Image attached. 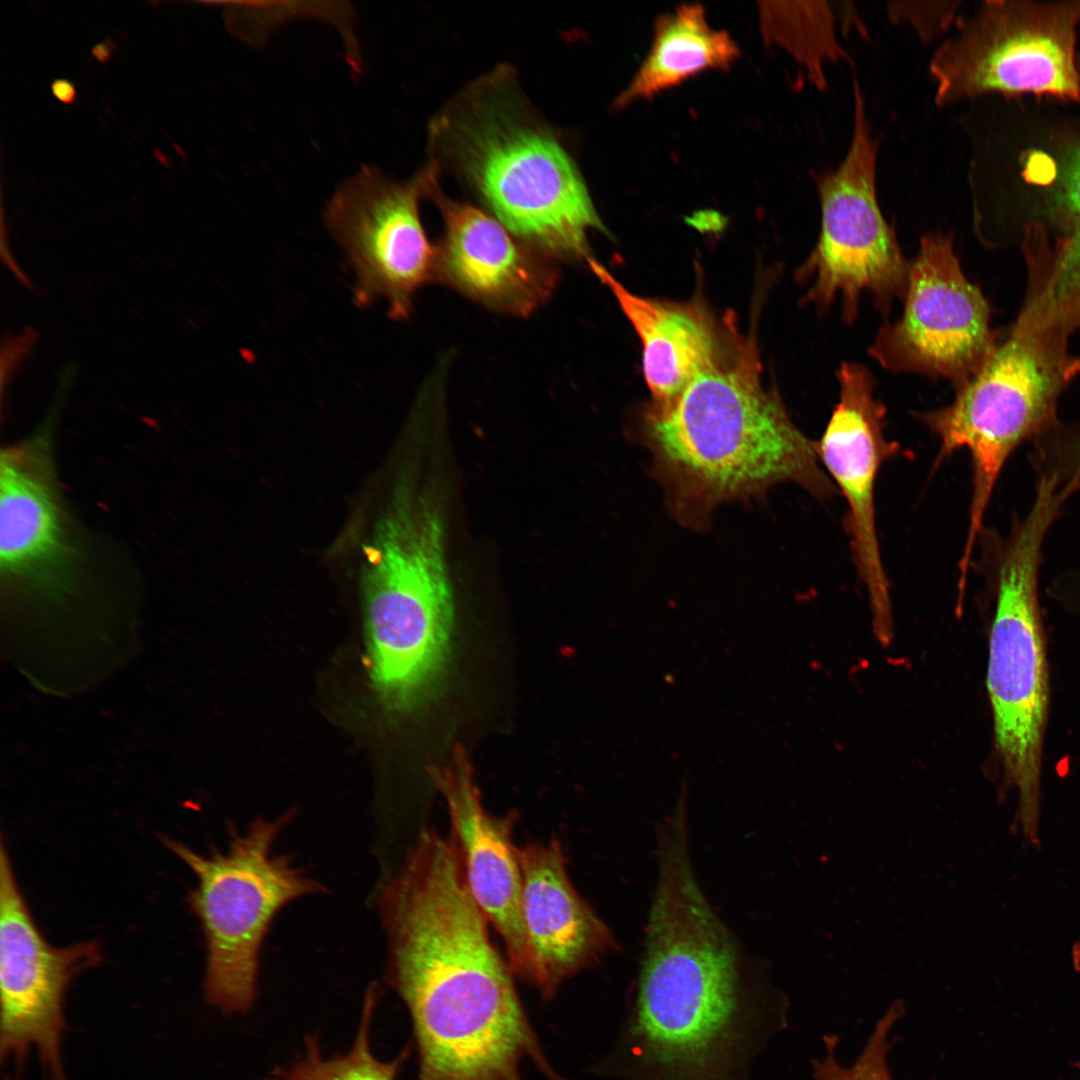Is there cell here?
<instances>
[{
  "mask_svg": "<svg viewBox=\"0 0 1080 1080\" xmlns=\"http://www.w3.org/2000/svg\"><path fill=\"white\" fill-rule=\"evenodd\" d=\"M630 1015L606 1071L625 1080H749L786 1024L783 998L743 985L734 942L693 870L659 874Z\"/></svg>",
  "mask_w": 1080,
  "mask_h": 1080,
  "instance_id": "obj_1",
  "label": "cell"
},
{
  "mask_svg": "<svg viewBox=\"0 0 1080 1080\" xmlns=\"http://www.w3.org/2000/svg\"><path fill=\"white\" fill-rule=\"evenodd\" d=\"M754 338L734 330L722 354L665 405L641 412L637 441L650 472L682 525L704 530L731 501L760 500L791 482L825 499L836 491L815 442L793 423L775 389L761 379Z\"/></svg>",
  "mask_w": 1080,
  "mask_h": 1080,
  "instance_id": "obj_2",
  "label": "cell"
},
{
  "mask_svg": "<svg viewBox=\"0 0 1080 1080\" xmlns=\"http://www.w3.org/2000/svg\"><path fill=\"white\" fill-rule=\"evenodd\" d=\"M371 677L384 703L415 706L445 672L454 603L444 524L430 497L397 488L363 546Z\"/></svg>",
  "mask_w": 1080,
  "mask_h": 1080,
  "instance_id": "obj_3",
  "label": "cell"
},
{
  "mask_svg": "<svg viewBox=\"0 0 1080 1080\" xmlns=\"http://www.w3.org/2000/svg\"><path fill=\"white\" fill-rule=\"evenodd\" d=\"M1064 507L1037 490L1006 536L988 535L995 611L990 630L987 691L1002 784L1017 793L1015 826L1040 840L1043 739L1049 704L1046 649L1038 579L1046 536Z\"/></svg>",
  "mask_w": 1080,
  "mask_h": 1080,
  "instance_id": "obj_4",
  "label": "cell"
},
{
  "mask_svg": "<svg viewBox=\"0 0 1080 1080\" xmlns=\"http://www.w3.org/2000/svg\"><path fill=\"white\" fill-rule=\"evenodd\" d=\"M1068 330L1031 302L954 401L919 418L940 442L938 461L967 449L972 497L962 555L971 558L998 477L1012 452L1057 422L1056 403L1075 370Z\"/></svg>",
  "mask_w": 1080,
  "mask_h": 1080,
  "instance_id": "obj_5",
  "label": "cell"
},
{
  "mask_svg": "<svg viewBox=\"0 0 1080 1080\" xmlns=\"http://www.w3.org/2000/svg\"><path fill=\"white\" fill-rule=\"evenodd\" d=\"M451 120L452 153L499 222L553 259L590 258L588 232L606 229L551 134L488 103Z\"/></svg>",
  "mask_w": 1080,
  "mask_h": 1080,
  "instance_id": "obj_6",
  "label": "cell"
},
{
  "mask_svg": "<svg viewBox=\"0 0 1080 1080\" xmlns=\"http://www.w3.org/2000/svg\"><path fill=\"white\" fill-rule=\"evenodd\" d=\"M291 814L256 819L232 833L228 849L209 856L170 838L165 845L194 872L189 903L206 939V998L225 1013H246L255 1002L260 954L280 910L290 902L326 891L274 844Z\"/></svg>",
  "mask_w": 1080,
  "mask_h": 1080,
  "instance_id": "obj_7",
  "label": "cell"
},
{
  "mask_svg": "<svg viewBox=\"0 0 1080 1080\" xmlns=\"http://www.w3.org/2000/svg\"><path fill=\"white\" fill-rule=\"evenodd\" d=\"M853 100L847 152L836 168L816 175L820 233L799 271L801 279L812 280L807 301L824 310L840 296L847 323L856 319L863 293L872 295L882 314H889L893 301L905 294L910 268L878 203V143L857 81Z\"/></svg>",
  "mask_w": 1080,
  "mask_h": 1080,
  "instance_id": "obj_8",
  "label": "cell"
},
{
  "mask_svg": "<svg viewBox=\"0 0 1080 1080\" xmlns=\"http://www.w3.org/2000/svg\"><path fill=\"white\" fill-rule=\"evenodd\" d=\"M1079 22L1080 1L983 3L932 56L936 104L992 92L1079 100Z\"/></svg>",
  "mask_w": 1080,
  "mask_h": 1080,
  "instance_id": "obj_9",
  "label": "cell"
},
{
  "mask_svg": "<svg viewBox=\"0 0 1080 1080\" xmlns=\"http://www.w3.org/2000/svg\"><path fill=\"white\" fill-rule=\"evenodd\" d=\"M903 300L901 317L875 336L871 357L890 371L963 386L995 345L989 305L964 275L950 235L928 233L921 238Z\"/></svg>",
  "mask_w": 1080,
  "mask_h": 1080,
  "instance_id": "obj_10",
  "label": "cell"
},
{
  "mask_svg": "<svg viewBox=\"0 0 1080 1080\" xmlns=\"http://www.w3.org/2000/svg\"><path fill=\"white\" fill-rule=\"evenodd\" d=\"M429 174L428 167L397 182L367 166L341 184L325 208L328 229L355 273V304L385 298L393 320H407L416 292L436 280V247L419 213Z\"/></svg>",
  "mask_w": 1080,
  "mask_h": 1080,
  "instance_id": "obj_11",
  "label": "cell"
},
{
  "mask_svg": "<svg viewBox=\"0 0 1080 1080\" xmlns=\"http://www.w3.org/2000/svg\"><path fill=\"white\" fill-rule=\"evenodd\" d=\"M102 959L96 942L51 946L38 930L0 846V988L2 1058L21 1064L35 1049L46 1080H67L61 1040L67 986Z\"/></svg>",
  "mask_w": 1080,
  "mask_h": 1080,
  "instance_id": "obj_12",
  "label": "cell"
},
{
  "mask_svg": "<svg viewBox=\"0 0 1080 1080\" xmlns=\"http://www.w3.org/2000/svg\"><path fill=\"white\" fill-rule=\"evenodd\" d=\"M839 401L815 442L820 462L846 500L847 528L857 572L870 603L873 632L882 647L893 639L890 585L876 531L875 486L882 463L897 447L884 436L885 409L870 372L843 363L837 374Z\"/></svg>",
  "mask_w": 1080,
  "mask_h": 1080,
  "instance_id": "obj_13",
  "label": "cell"
},
{
  "mask_svg": "<svg viewBox=\"0 0 1080 1080\" xmlns=\"http://www.w3.org/2000/svg\"><path fill=\"white\" fill-rule=\"evenodd\" d=\"M58 415L49 410L39 431L4 449L0 459L2 576L45 591L65 589L83 568L51 454V429Z\"/></svg>",
  "mask_w": 1080,
  "mask_h": 1080,
  "instance_id": "obj_14",
  "label": "cell"
},
{
  "mask_svg": "<svg viewBox=\"0 0 1080 1080\" xmlns=\"http://www.w3.org/2000/svg\"><path fill=\"white\" fill-rule=\"evenodd\" d=\"M429 178L426 196L439 209L444 235L436 247V280L487 308L528 316L552 296L554 259L512 234L501 222L450 199Z\"/></svg>",
  "mask_w": 1080,
  "mask_h": 1080,
  "instance_id": "obj_15",
  "label": "cell"
},
{
  "mask_svg": "<svg viewBox=\"0 0 1080 1080\" xmlns=\"http://www.w3.org/2000/svg\"><path fill=\"white\" fill-rule=\"evenodd\" d=\"M444 797L470 890L505 946L514 976L531 984L534 957L522 910V875L512 834L516 816L483 806L472 767L461 748L434 773Z\"/></svg>",
  "mask_w": 1080,
  "mask_h": 1080,
  "instance_id": "obj_16",
  "label": "cell"
},
{
  "mask_svg": "<svg viewBox=\"0 0 1080 1080\" xmlns=\"http://www.w3.org/2000/svg\"><path fill=\"white\" fill-rule=\"evenodd\" d=\"M522 910L534 957L530 985L551 1000L562 984L614 947L612 934L572 885L556 839L517 847Z\"/></svg>",
  "mask_w": 1080,
  "mask_h": 1080,
  "instance_id": "obj_17",
  "label": "cell"
},
{
  "mask_svg": "<svg viewBox=\"0 0 1080 1080\" xmlns=\"http://www.w3.org/2000/svg\"><path fill=\"white\" fill-rule=\"evenodd\" d=\"M587 264L611 291L642 343V369L653 405L675 399L691 380L724 351L735 327L723 330L697 300L675 303L627 290L591 257Z\"/></svg>",
  "mask_w": 1080,
  "mask_h": 1080,
  "instance_id": "obj_18",
  "label": "cell"
},
{
  "mask_svg": "<svg viewBox=\"0 0 1080 1080\" xmlns=\"http://www.w3.org/2000/svg\"><path fill=\"white\" fill-rule=\"evenodd\" d=\"M739 56L736 41L710 26L701 4H682L657 17L645 58L613 104L623 109L703 72L727 71Z\"/></svg>",
  "mask_w": 1080,
  "mask_h": 1080,
  "instance_id": "obj_19",
  "label": "cell"
},
{
  "mask_svg": "<svg viewBox=\"0 0 1080 1080\" xmlns=\"http://www.w3.org/2000/svg\"><path fill=\"white\" fill-rule=\"evenodd\" d=\"M758 11L764 40L788 52L816 87L826 86V64L849 59L827 2L766 1L758 3Z\"/></svg>",
  "mask_w": 1080,
  "mask_h": 1080,
  "instance_id": "obj_20",
  "label": "cell"
},
{
  "mask_svg": "<svg viewBox=\"0 0 1080 1080\" xmlns=\"http://www.w3.org/2000/svg\"><path fill=\"white\" fill-rule=\"evenodd\" d=\"M370 989L362 1006L357 1033L350 1048L343 1054L325 1056L315 1036L305 1039L303 1057L287 1070L270 1080H397L407 1059L411 1044L393 1059L382 1060L372 1049L371 1028L377 995Z\"/></svg>",
  "mask_w": 1080,
  "mask_h": 1080,
  "instance_id": "obj_21",
  "label": "cell"
},
{
  "mask_svg": "<svg viewBox=\"0 0 1080 1080\" xmlns=\"http://www.w3.org/2000/svg\"><path fill=\"white\" fill-rule=\"evenodd\" d=\"M904 1012L903 1002L894 1001L876 1022L860 1055L848 1067L839 1064L836 1058L838 1038L825 1036V1056L812 1061L814 1080H893L888 1065L890 1034Z\"/></svg>",
  "mask_w": 1080,
  "mask_h": 1080,
  "instance_id": "obj_22",
  "label": "cell"
},
{
  "mask_svg": "<svg viewBox=\"0 0 1080 1080\" xmlns=\"http://www.w3.org/2000/svg\"><path fill=\"white\" fill-rule=\"evenodd\" d=\"M1033 299L1069 331L1080 323V223L1062 242L1043 290Z\"/></svg>",
  "mask_w": 1080,
  "mask_h": 1080,
  "instance_id": "obj_23",
  "label": "cell"
},
{
  "mask_svg": "<svg viewBox=\"0 0 1080 1080\" xmlns=\"http://www.w3.org/2000/svg\"><path fill=\"white\" fill-rule=\"evenodd\" d=\"M1029 454L1037 476L1053 479L1061 487L1080 490V424H1061L1032 440Z\"/></svg>",
  "mask_w": 1080,
  "mask_h": 1080,
  "instance_id": "obj_24",
  "label": "cell"
},
{
  "mask_svg": "<svg viewBox=\"0 0 1080 1080\" xmlns=\"http://www.w3.org/2000/svg\"><path fill=\"white\" fill-rule=\"evenodd\" d=\"M959 5V1H896L887 11L893 22L909 23L922 40L931 41L951 26Z\"/></svg>",
  "mask_w": 1080,
  "mask_h": 1080,
  "instance_id": "obj_25",
  "label": "cell"
},
{
  "mask_svg": "<svg viewBox=\"0 0 1080 1080\" xmlns=\"http://www.w3.org/2000/svg\"><path fill=\"white\" fill-rule=\"evenodd\" d=\"M1057 203L1067 216L1080 221V146L1070 153L1065 163Z\"/></svg>",
  "mask_w": 1080,
  "mask_h": 1080,
  "instance_id": "obj_26",
  "label": "cell"
},
{
  "mask_svg": "<svg viewBox=\"0 0 1080 1080\" xmlns=\"http://www.w3.org/2000/svg\"><path fill=\"white\" fill-rule=\"evenodd\" d=\"M1049 593L1054 601L1080 618V570H1067L1056 576Z\"/></svg>",
  "mask_w": 1080,
  "mask_h": 1080,
  "instance_id": "obj_27",
  "label": "cell"
},
{
  "mask_svg": "<svg viewBox=\"0 0 1080 1080\" xmlns=\"http://www.w3.org/2000/svg\"><path fill=\"white\" fill-rule=\"evenodd\" d=\"M51 90L53 95L61 102L65 104H71L75 101L77 92L74 85L66 79H56L51 84Z\"/></svg>",
  "mask_w": 1080,
  "mask_h": 1080,
  "instance_id": "obj_28",
  "label": "cell"
},
{
  "mask_svg": "<svg viewBox=\"0 0 1080 1080\" xmlns=\"http://www.w3.org/2000/svg\"><path fill=\"white\" fill-rule=\"evenodd\" d=\"M93 56L100 62H106L111 56V47L106 43H99L92 49Z\"/></svg>",
  "mask_w": 1080,
  "mask_h": 1080,
  "instance_id": "obj_29",
  "label": "cell"
},
{
  "mask_svg": "<svg viewBox=\"0 0 1080 1080\" xmlns=\"http://www.w3.org/2000/svg\"><path fill=\"white\" fill-rule=\"evenodd\" d=\"M1071 960L1073 968L1080 971V937L1074 942L1071 950Z\"/></svg>",
  "mask_w": 1080,
  "mask_h": 1080,
  "instance_id": "obj_30",
  "label": "cell"
},
{
  "mask_svg": "<svg viewBox=\"0 0 1080 1080\" xmlns=\"http://www.w3.org/2000/svg\"><path fill=\"white\" fill-rule=\"evenodd\" d=\"M1078 70H1079V76H1080V68H1078Z\"/></svg>",
  "mask_w": 1080,
  "mask_h": 1080,
  "instance_id": "obj_31",
  "label": "cell"
}]
</instances>
